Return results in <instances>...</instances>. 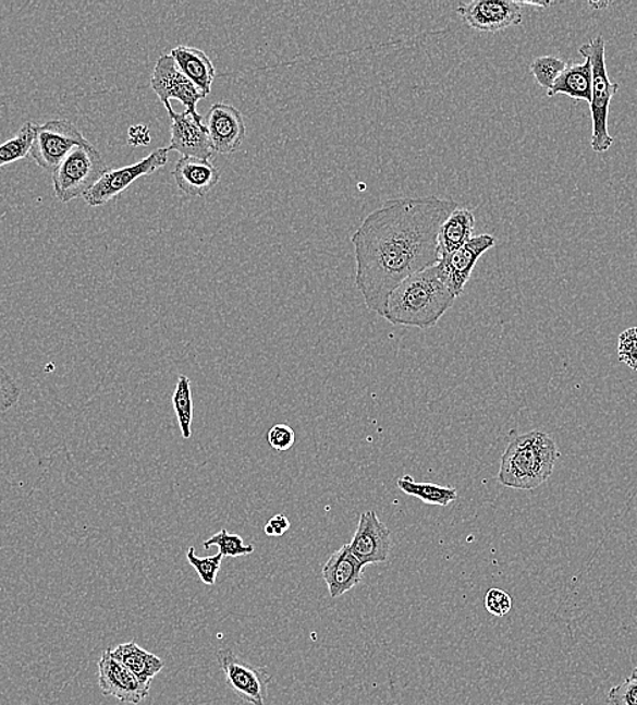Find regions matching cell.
I'll use <instances>...</instances> for the list:
<instances>
[{
  "label": "cell",
  "mask_w": 637,
  "mask_h": 705,
  "mask_svg": "<svg viewBox=\"0 0 637 705\" xmlns=\"http://www.w3.org/2000/svg\"><path fill=\"white\" fill-rule=\"evenodd\" d=\"M88 141L69 120H51L38 125L35 143L30 149V158L41 169L53 171L75 147Z\"/></svg>",
  "instance_id": "52a82bcc"
},
{
  "label": "cell",
  "mask_w": 637,
  "mask_h": 705,
  "mask_svg": "<svg viewBox=\"0 0 637 705\" xmlns=\"http://www.w3.org/2000/svg\"><path fill=\"white\" fill-rule=\"evenodd\" d=\"M216 657L226 685L235 695L248 704L265 705L270 682L273 680L268 669L247 664L229 648L219 649Z\"/></svg>",
  "instance_id": "ba28073f"
},
{
  "label": "cell",
  "mask_w": 637,
  "mask_h": 705,
  "mask_svg": "<svg viewBox=\"0 0 637 705\" xmlns=\"http://www.w3.org/2000/svg\"><path fill=\"white\" fill-rule=\"evenodd\" d=\"M458 204L453 199H388L354 232L356 285L370 311L384 316L391 293L408 277L440 263L439 232Z\"/></svg>",
  "instance_id": "6da1fadb"
},
{
  "label": "cell",
  "mask_w": 637,
  "mask_h": 705,
  "mask_svg": "<svg viewBox=\"0 0 637 705\" xmlns=\"http://www.w3.org/2000/svg\"><path fill=\"white\" fill-rule=\"evenodd\" d=\"M22 390L8 370L0 368V413H8L20 402Z\"/></svg>",
  "instance_id": "f1b7e54d"
},
{
  "label": "cell",
  "mask_w": 637,
  "mask_h": 705,
  "mask_svg": "<svg viewBox=\"0 0 637 705\" xmlns=\"http://www.w3.org/2000/svg\"><path fill=\"white\" fill-rule=\"evenodd\" d=\"M186 558L192 568L197 571L204 585L213 586L216 584L221 562H223V555L218 552L213 557L199 558L196 555V549L191 547L187 549Z\"/></svg>",
  "instance_id": "4316f807"
},
{
  "label": "cell",
  "mask_w": 637,
  "mask_h": 705,
  "mask_svg": "<svg viewBox=\"0 0 637 705\" xmlns=\"http://www.w3.org/2000/svg\"><path fill=\"white\" fill-rule=\"evenodd\" d=\"M485 607L487 612L495 618H505L513 608L512 596L502 588L492 587L487 592L485 597Z\"/></svg>",
  "instance_id": "f546056e"
},
{
  "label": "cell",
  "mask_w": 637,
  "mask_h": 705,
  "mask_svg": "<svg viewBox=\"0 0 637 705\" xmlns=\"http://www.w3.org/2000/svg\"><path fill=\"white\" fill-rule=\"evenodd\" d=\"M210 547H218L219 554L223 555V558L246 557V555L253 554L255 549L252 544H246L240 535H232L226 530H221L204 542L205 549Z\"/></svg>",
  "instance_id": "d4e9b609"
},
{
  "label": "cell",
  "mask_w": 637,
  "mask_h": 705,
  "mask_svg": "<svg viewBox=\"0 0 637 705\" xmlns=\"http://www.w3.org/2000/svg\"><path fill=\"white\" fill-rule=\"evenodd\" d=\"M454 300L436 265L404 280L388 299L382 318L393 326L430 329L452 308Z\"/></svg>",
  "instance_id": "7a4b0ae2"
},
{
  "label": "cell",
  "mask_w": 637,
  "mask_h": 705,
  "mask_svg": "<svg viewBox=\"0 0 637 705\" xmlns=\"http://www.w3.org/2000/svg\"><path fill=\"white\" fill-rule=\"evenodd\" d=\"M579 53L590 61L592 72L590 101L592 120L591 148L597 154H603L612 147L614 142V138L609 135L608 119L612 99L618 92V83L612 82L608 75L605 40H603L602 36H597L595 40L579 48Z\"/></svg>",
  "instance_id": "277c9868"
},
{
  "label": "cell",
  "mask_w": 637,
  "mask_h": 705,
  "mask_svg": "<svg viewBox=\"0 0 637 705\" xmlns=\"http://www.w3.org/2000/svg\"><path fill=\"white\" fill-rule=\"evenodd\" d=\"M207 130L213 153L229 155L240 151L246 138L243 116L229 104L212 105L207 114Z\"/></svg>",
  "instance_id": "9a60e30c"
},
{
  "label": "cell",
  "mask_w": 637,
  "mask_h": 705,
  "mask_svg": "<svg viewBox=\"0 0 637 705\" xmlns=\"http://www.w3.org/2000/svg\"><path fill=\"white\" fill-rule=\"evenodd\" d=\"M173 406L179 420L182 437L189 440L192 437L193 399L189 377L180 375L173 396Z\"/></svg>",
  "instance_id": "cb8c5ba5"
},
{
  "label": "cell",
  "mask_w": 637,
  "mask_h": 705,
  "mask_svg": "<svg viewBox=\"0 0 637 705\" xmlns=\"http://www.w3.org/2000/svg\"><path fill=\"white\" fill-rule=\"evenodd\" d=\"M457 14L475 31L500 33L523 22V8L512 0H474L460 5Z\"/></svg>",
  "instance_id": "8fae6325"
},
{
  "label": "cell",
  "mask_w": 637,
  "mask_h": 705,
  "mask_svg": "<svg viewBox=\"0 0 637 705\" xmlns=\"http://www.w3.org/2000/svg\"><path fill=\"white\" fill-rule=\"evenodd\" d=\"M101 153L90 142L75 147L52 173L53 192L59 202L85 197L107 173Z\"/></svg>",
  "instance_id": "5b68a950"
},
{
  "label": "cell",
  "mask_w": 637,
  "mask_h": 705,
  "mask_svg": "<svg viewBox=\"0 0 637 705\" xmlns=\"http://www.w3.org/2000/svg\"><path fill=\"white\" fill-rule=\"evenodd\" d=\"M171 120L170 151H176L185 158L209 160L213 149L210 146L207 125L203 120L194 118L186 110L184 113L174 112L171 104H164Z\"/></svg>",
  "instance_id": "5bb4252c"
},
{
  "label": "cell",
  "mask_w": 637,
  "mask_h": 705,
  "mask_svg": "<svg viewBox=\"0 0 637 705\" xmlns=\"http://www.w3.org/2000/svg\"><path fill=\"white\" fill-rule=\"evenodd\" d=\"M98 685L105 696L118 698L121 703L137 705L146 701L151 686L143 685L123 664L105 649L98 660Z\"/></svg>",
  "instance_id": "4fadbf2b"
},
{
  "label": "cell",
  "mask_w": 637,
  "mask_h": 705,
  "mask_svg": "<svg viewBox=\"0 0 637 705\" xmlns=\"http://www.w3.org/2000/svg\"><path fill=\"white\" fill-rule=\"evenodd\" d=\"M37 126L33 121H26L14 137L0 144V168L19 162L30 155L33 143H35Z\"/></svg>",
  "instance_id": "603a6c76"
},
{
  "label": "cell",
  "mask_w": 637,
  "mask_h": 705,
  "mask_svg": "<svg viewBox=\"0 0 637 705\" xmlns=\"http://www.w3.org/2000/svg\"><path fill=\"white\" fill-rule=\"evenodd\" d=\"M397 487L409 497L420 499L426 505H437L445 508L449 503L456 501L458 493L454 487L434 485V483H418L412 476L399 477Z\"/></svg>",
  "instance_id": "7402d4cb"
},
{
  "label": "cell",
  "mask_w": 637,
  "mask_h": 705,
  "mask_svg": "<svg viewBox=\"0 0 637 705\" xmlns=\"http://www.w3.org/2000/svg\"><path fill=\"white\" fill-rule=\"evenodd\" d=\"M559 457L556 442L546 433H525L503 452L498 481L515 490H535L550 479Z\"/></svg>",
  "instance_id": "3957f363"
},
{
  "label": "cell",
  "mask_w": 637,
  "mask_h": 705,
  "mask_svg": "<svg viewBox=\"0 0 637 705\" xmlns=\"http://www.w3.org/2000/svg\"><path fill=\"white\" fill-rule=\"evenodd\" d=\"M392 533L382 523L375 510H367L359 518L356 533L348 548L364 566L387 562L392 551Z\"/></svg>",
  "instance_id": "7c38bea8"
},
{
  "label": "cell",
  "mask_w": 637,
  "mask_h": 705,
  "mask_svg": "<svg viewBox=\"0 0 637 705\" xmlns=\"http://www.w3.org/2000/svg\"><path fill=\"white\" fill-rule=\"evenodd\" d=\"M291 528L290 520L284 514H277L265 525V535L270 537L284 536Z\"/></svg>",
  "instance_id": "836d02e7"
},
{
  "label": "cell",
  "mask_w": 637,
  "mask_h": 705,
  "mask_svg": "<svg viewBox=\"0 0 637 705\" xmlns=\"http://www.w3.org/2000/svg\"><path fill=\"white\" fill-rule=\"evenodd\" d=\"M365 566L354 557L348 544L331 555L321 569V576L332 598L342 597L363 581Z\"/></svg>",
  "instance_id": "2e32d148"
},
{
  "label": "cell",
  "mask_w": 637,
  "mask_h": 705,
  "mask_svg": "<svg viewBox=\"0 0 637 705\" xmlns=\"http://www.w3.org/2000/svg\"><path fill=\"white\" fill-rule=\"evenodd\" d=\"M268 442L274 451H290L295 446L296 433L290 425L277 424L268 433Z\"/></svg>",
  "instance_id": "1f68e13d"
},
{
  "label": "cell",
  "mask_w": 637,
  "mask_h": 705,
  "mask_svg": "<svg viewBox=\"0 0 637 705\" xmlns=\"http://www.w3.org/2000/svg\"><path fill=\"white\" fill-rule=\"evenodd\" d=\"M515 3L523 8V5H531V8L547 9L552 4L551 2H530V0H515Z\"/></svg>",
  "instance_id": "e575fe53"
},
{
  "label": "cell",
  "mask_w": 637,
  "mask_h": 705,
  "mask_svg": "<svg viewBox=\"0 0 637 705\" xmlns=\"http://www.w3.org/2000/svg\"><path fill=\"white\" fill-rule=\"evenodd\" d=\"M168 147L155 149L148 157L140 162L125 166V168L108 170L96 183V186L86 194L85 202L90 207H102V205L113 202L123 194L127 187L140 180L142 177L157 173L159 169L169 162Z\"/></svg>",
  "instance_id": "8992f818"
},
{
  "label": "cell",
  "mask_w": 637,
  "mask_h": 705,
  "mask_svg": "<svg viewBox=\"0 0 637 705\" xmlns=\"http://www.w3.org/2000/svg\"><path fill=\"white\" fill-rule=\"evenodd\" d=\"M495 246V238L489 234L478 235L470 239L463 247L452 254L445 255L437 264L442 281L452 292L454 297L462 296L465 285L481 255Z\"/></svg>",
  "instance_id": "30bf717a"
},
{
  "label": "cell",
  "mask_w": 637,
  "mask_h": 705,
  "mask_svg": "<svg viewBox=\"0 0 637 705\" xmlns=\"http://www.w3.org/2000/svg\"><path fill=\"white\" fill-rule=\"evenodd\" d=\"M176 186L191 197H204L218 185L220 171L210 160L182 157L173 170Z\"/></svg>",
  "instance_id": "e0dca14e"
},
{
  "label": "cell",
  "mask_w": 637,
  "mask_h": 705,
  "mask_svg": "<svg viewBox=\"0 0 637 705\" xmlns=\"http://www.w3.org/2000/svg\"><path fill=\"white\" fill-rule=\"evenodd\" d=\"M592 72L590 61L585 59L584 63L567 64L561 76L547 96L552 98L558 94H564L569 98L580 99V101H591Z\"/></svg>",
  "instance_id": "44dd1931"
},
{
  "label": "cell",
  "mask_w": 637,
  "mask_h": 705,
  "mask_svg": "<svg viewBox=\"0 0 637 705\" xmlns=\"http://www.w3.org/2000/svg\"><path fill=\"white\" fill-rule=\"evenodd\" d=\"M618 360L637 370V327H630L618 337Z\"/></svg>",
  "instance_id": "4dcf8cb0"
},
{
  "label": "cell",
  "mask_w": 637,
  "mask_h": 705,
  "mask_svg": "<svg viewBox=\"0 0 637 705\" xmlns=\"http://www.w3.org/2000/svg\"><path fill=\"white\" fill-rule=\"evenodd\" d=\"M608 702L611 705H637V668L627 680L609 691Z\"/></svg>",
  "instance_id": "83f0119b"
},
{
  "label": "cell",
  "mask_w": 637,
  "mask_h": 705,
  "mask_svg": "<svg viewBox=\"0 0 637 705\" xmlns=\"http://www.w3.org/2000/svg\"><path fill=\"white\" fill-rule=\"evenodd\" d=\"M475 216L467 208H456L441 226L439 232L440 257L456 252L474 238Z\"/></svg>",
  "instance_id": "ffe728a7"
},
{
  "label": "cell",
  "mask_w": 637,
  "mask_h": 705,
  "mask_svg": "<svg viewBox=\"0 0 637 705\" xmlns=\"http://www.w3.org/2000/svg\"><path fill=\"white\" fill-rule=\"evenodd\" d=\"M590 5H592V8L595 9H603V8H607L609 3H590Z\"/></svg>",
  "instance_id": "d590c367"
},
{
  "label": "cell",
  "mask_w": 637,
  "mask_h": 705,
  "mask_svg": "<svg viewBox=\"0 0 637 705\" xmlns=\"http://www.w3.org/2000/svg\"><path fill=\"white\" fill-rule=\"evenodd\" d=\"M110 653L146 686H151V681L164 668L162 659L142 648L136 642L123 643L110 648Z\"/></svg>",
  "instance_id": "d6986e66"
},
{
  "label": "cell",
  "mask_w": 637,
  "mask_h": 705,
  "mask_svg": "<svg viewBox=\"0 0 637 705\" xmlns=\"http://www.w3.org/2000/svg\"><path fill=\"white\" fill-rule=\"evenodd\" d=\"M152 142L151 132L147 125H132L127 131V143L133 147L149 146Z\"/></svg>",
  "instance_id": "d6a6232c"
},
{
  "label": "cell",
  "mask_w": 637,
  "mask_h": 705,
  "mask_svg": "<svg viewBox=\"0 0 637 705\" xmlns=\"http://www.w3.org/2000/svg\"><path fill=\"white\" fill-rule=\"evenodd\" d=\"M151 88L163 105L169 104L170 99H176L184 105L187 113L203 120V116L197 112V104L207 97L182 74L171 54H162L155 64Z\"/></svg>",
  "instance_id": "9c48e42d"
},
{
  "label": "cell",
  "mask_w": 637,
  "mask_h": 705,
  "mask_svg": "<svg viewBox=\"0 0 637 705\" xmlns=\"http://www.w3.org/2000/svg\"><path fill=\"white\" fill-rule=\"evenodd\" d=\"M170 54L182 74L192 81L198 90L205 94V97H208L212 92L216 76L215 65L208 54L201 49L187 46L176 47Z\"/></svg>",
  "instance_id": "ac0fdd59"
},
{
  "label": "cell",
  "mask_w": 637,
  "mask_h": 705,
  "mask_svg": "<svg viewBox=\"0 0 637 705\" xmlns=\"http://www.w3.org/2000/svg\"><path fill=\"white\" fill-rule=\"evenodd\" d=\"M567 63L562 59L555 57H541L537 58L530 64V72L534 74L535 80L541 87L547 88V92L553 86L562 72L566 70Z\"/></svg>",
  "instance_id": "484cf974"
}]
</instances>
